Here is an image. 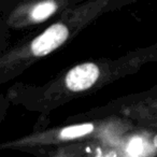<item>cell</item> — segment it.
I'll use <instances>...</instances> for the list:
<instances>
[{
  "instance_id": "1",
  "label": "cell",
  "mask_w": 157,
  "mask_h": 157,
  "mask_svg": "<svg viewBox=\"0 0 157 157\" xmlns=\"http://www.w3.org/2000/svg\"><path fill=\"white\" fill-rule=\"evenodd\" d=\"M68 29L63 24L48 27L31 44V50L36 56H44L61 45L68 38Z\"/></svg>"
},
{
  "instance_id": "2",
  "label": "cell",
  "mask_w": 157,
  "mask_h": 157,
  "mask_svg": "<svg viewBox=\"0 0 157 157\" xmlns=\"http://www.w3.org/2000/svg\"><path fill=\"white\" fill-rule=\"evenodd\" d=\"M99 69L95 63H83L74 67L66 76V85L72 92H82L97 81Z\"/></svg>"
},
{
  "instance_id": "3",
  "label": "cell",
  "mask_w": 157,
  "mask_h": 157,
  "mask_svg": "<svg viewBox=\"0 0 157 157\" xmlns=\"http://www.w3.org/2000/svg\"><path fill=\"white\" fill-rule=\"evenodd\" d=\"M93 130H94V126L92 124L74 125V126H70L63 129L60 132V137L63 139H73V138L87 135Z\"/></svg>"
},
{
  "instance_id": "4",
  "label": "cell",
  "mask_w": 157,
  "mask_h": 157,
  "mask_svg": "<svg viewBox=\"0 0 157 157\" xmlns=\"http://www.w3.org/2000/svg\"><path fill=\"white\" fill-rule=\"evenodd\" d=\"M56 10V5L53 1H46V2H42L40 5L36 6L33 10L31 11V17L33 21H43L48 18L51 14H53Z\"/></svg>"
},
{
  "instance_id": "5",
  "label": "cell",
  "mask_w": 157,
  "mask_h": 157,
  "mask_svg": "<svg viewBox=\"0 0 157 157\" xmlns=\"http://www.w3.org/2000/svg\"><path fill=\"white\" fill-rule=\"evenodd\" d=\"M141 151H142V141L139 138H136L129 144L128 152L132 157H137L141 153Z\"/></svg>"
},
{
  "instance_id": "6",
  "label": "cell",
  "mask_w": 157,
  "mask_h": 157,
  "mask_svg": "<svg viewBox=\"0 0 157 157\" xmlns=\"http://www.w3.org/2000/svg\"><path fill=\"white\" fill-rule=\"evenodd\" d=\"M154 144H155V146H157V135L155 136V138H154Z\"/></svg>"
}]
</instances>
